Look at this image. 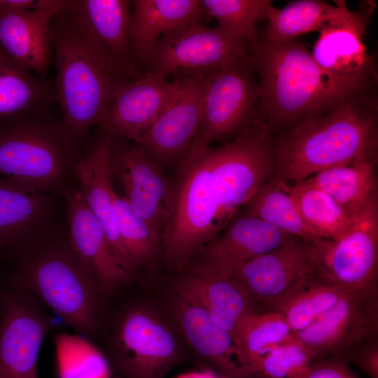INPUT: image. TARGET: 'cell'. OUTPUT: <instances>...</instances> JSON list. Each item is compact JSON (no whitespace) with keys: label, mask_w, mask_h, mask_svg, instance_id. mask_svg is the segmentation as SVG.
Instances as JSON below:
<instances>
[{"label":"cell","mask_w":378,"mask_h":378,"mask_svg":"<svg viewBox=\"0 0 378 378\" xmlns=\"http://www.w3.org/2000/svg\"><path fill=\"white\" fill-rule=\"evenodd\" d=\"M10 257L15 265L7 286L29 292L76 335L95 343L107 317L109 296L73 247L68 232L49 227Z\"/></svg>","instance_id":"cell-1"},{"label":"cell","mask_w":378,"mask_h":378,"mask_svg":"<svg viewBox=\"0 0 378 378\" xmlns=\"http://www.w3.org/2000/svg\"><path fill=\"white\" fill-rule=\"evenodd\" d=\"M56 68L53 82L62 123L80 151L91 127L101 122L114 94L131 81L85 23L76 1H66L50 23Z\"/></svg>","instance_id":"cell-2"},{"label":"cell","mask_w":378,"mask_h":378,"mask_svg":"<svg viewBox=\"0 0 378 378\" xmlns=\"http://www.w3.org/2000/svg\"><path fill=\"white\" fill-rule=\"evenodd\" d=\"M276 176L295 183L328 169L376 162L377 103L364 94L296 122L273 144Z\"/></svg>","instance_id":"cell-3"},{"label":"cell","mask_w":378,"mask_h":378,"mask_svg":"<svg viewBox=\"0 0 378 378\" xmlns=\"http://www.w3.org/2000/svg\"><path fill=\"white\" fill-rule=\"evenodd\" d=\"M251 56L260 79L257 120L270 133L322 113L363 90L323 72L306 47L294 40L259 41Z\"/></svg>","instance_id":"cell-4"},{"label":"cell","mask_w":378,"mask_h":378,"mask_svg":"<svg viewBox=\"0 0 378 378\" xmlns=\"http://www.w3.org/2000/svg\"><path fill=\"white\" fill-rule=\"evenodd\" d=\"M48 109L0 122V176L29 190L63 191L80 153Z\"/></svg>","instance_id":"cell-5"},{"label":"cell","mask_w":378,"mask_h":378,"mask_svg":"<svg viewBox=\"0 0 378 378\" xmlns=\"http://www.w3.org/2000/svg\"><path fill=\"white\" fill-rule=\"evenodd\" d=\"M107 318L102 335L112 378H164L178 364L180 353L170 330L148 309L125 304Z\"/></svg>","instance_id":"cell-6"},{"label":"cell","mask_w":378,"mask_h":378,"mask_svg":"<svg viewBox=\"0 0 378 378\" xmlns=\"http://www.w3.org/2000/svg\"><path fill=\"white\" fill-rule=\"evenodd\" d=\"M276 175L270 132L258 120L249 122L232 141L211 147V176L223 230Z\"/></svg>","instance_id":"cell-7"},{"label":"cell","mask_w":378,"mask_h":378,"mask_svg":"<svg viewBox=\"0 0 378 378\" xmlns=\"http://www.w3.org/2000/svg\"><path fill=\"white\" fill-rule=\"evenodd\" d=\"M326 241L293 237L242 264L229 276L245 288L261 312H280L292 298L322 276Z\"/></svg>","instance_id":"cell-8"},{"label":"cell","mask_w":378,"mask_h":378,"mask_svg":"<svg viewBox=\"0 0 378 378\" xmlns=\"http://www.w3.org/2000/svg\"><path fill=\"white\" fill-rule=\"evenodd\" d=\"M250 52L252 46L247 41L196 20L162 36L141 64L146 71L166 78L181 70L206 74L238 57L252 59Z\"/></svg>","instance_id":"cell-9"},{"label":"cell","mask_w":378,"mask_h":378,"mask_svg":"<svg viewBox=\"0 0 378 378\" xmlns=\"http://www.w3.org/2000/svg\"><path fill=\"white\" fill-rule=\"evenodd\" d=\"M293 335L314 360H344L356 348L378 339V284L346 291L330 309Z\"/></svg>","instance_id":"cell-10"},{"label":"cell","mask_w":378,"mask_h":378,"mask_svg":"<svg viewBox=\"0 0 378 378\" xmlns=\"http://www.w3.org/2000/svg\"><path fill=\"white\" fill-rule=\"evenodd\" d=\"M252 65V59L238 57L206 74L202 118L192 148L210 146L250 122L259 97Z\"/></svg>","instance_id":"cell-11"},{"label":"cell","mask_w":378,"mask_h":378,"mask_svg":"<svg viewBox=\"0 0 378 378\" xmlns=\"http://www.w3.org/2000/svg\"><path fill=\"white\" fill-rule=\"evenodd\" d=\"M46 307L22 289L4 286L0 306V378H38L41 344L52 329Z\"/></svg>","instance_id":"cell-12"},{"label":"cell","mask_w":378,"mask_h":378,"mask_svg":"<svg viewBox=\"0 0 378 378\" xmlns=\"http://www.w3.org/2000/svg\"><path fill=\"white\" fill-rule=\"evenodd\" d=\"M111 176L134 212L162 235L169 211L171 183L141 147L111 137Z\"/></svg>","instance_id":"cell-13"},{"label":"cell","mask_w":378,"mask_h":378,"mask_svg":"<svg viewBox=\"0 0 378 378\" xmlns=\"http://www.w3.org/2000/svg\"><path fill=\"white\" fill-rule=\"evenodd\" d=\"M181 78L178 93L136 144L161 167L179 162L192 149L202 118L206 74Z\"/></svg>","instance_id":"cell-14"},{"label":"cell","mask_w":378,"mask_h":378,"mask_svg":"<svg viewBox=\"0 0 378 378\" xmlns=\"http://www.w3.org/2000/svg\"><path fill=\"white\" fill-rule=\"evenodd\" d=\"M322 276L346 290L378 282V200L339 239L325 242Z\"/></svg>","instance_id":"cell-15"},{"label":"cell","mask_w":378,"mask_h":378,"mask_svg":"<svg viewBox=\"0 0 378 378\" xmlns=\"http://www.w3.org/2000/svg\"><path fill=\"white\" fill-rule=\"evenodd\" d=\"M181 78L169 82L166 77L145 71L120 86L99 124L102 134L137 144L145 131L174 99Z\"/></svg>","instance_id":"cell-16"},{"label":"cell","mask_w":378,"mask_h":378,"mask_svg":"<svg viewBox=\"0 0 378 378\" xmlns=\"http://www.w3.org/2000/svg\"><path fill=\"white\" fill-rule=\"evenodd\" d=\"M293 237L257 217L237 214L186 267L229 275L242 264Z\"/></svg>","instance_id":"cell-17"},{"label":"cell","mask_w":378,"mask_h":378,"mask_svg":"<svg viewBox=\"0 0 378 378\" xmlns=\"http://www.w3.org/2000/svg\"><path fill=\"white\" fill-rule=\"evenodd\" d=\"M73 172L86 204L102 225L118 264L133 278L138 272L122 242L112 199L111 137L102 134L74 160Z\"/></svg>","instance_id":"cell-18"},{"label":"cell","mask_w":378,"mask_h":378,"mask_svg":"<svg viewBox=\"0 0 378 378\" xmlns=\"http://www.w3.org/2000/svg\"><path fill=\"white\" fill-rule=\"evenodd\" d=\"M62 193L71 243L105 293L113 296L132 278L116 262L102 225L80 190L68 186Z\"/></svg>","instance_id":"cell-19"},{"label":"cell","mask_w":378,"mask_h":378,"mask_svg":"<svg viewBox=\"0 0 378 378\" xmlns=\"http://www.w3.org/2000/svg\"><path fill=\"white\" fill-rule=\"evenodd\" d=\"M65 1L41 0L36 10L0 6V46L15 61L32 73L43 76L51 61L52 18Z\"/></svg>","instance_id":"cell-20"},{"label":"cell","mask_w":378,"mask_h":378,"mask_svg":"<svg viewBox=\"0 0 378 378\" xmlns=\"http://www.w3.org/2000/svg\"><path fill=\"white\" fill-rule=\"evenodd\" d=\"M173 291L204 309L235 342L236 330L246 316L261 312L245 288L229 275L186 267L178 273Z\"/></svg>","instance_id":"cell-21"},{"label":"cell","mask_w":378,"mask_h":378,"mask_svg":"<svg viewBox=\"0 0 378 378\" xmlns=\"http://www.w3.org/2000/svg\"><path fill=\"white\" fill-rule=\"evenodd\" d=\"M365 19L354 13L349 19L319 31L311 52L326 74L364 89L374 69L363 43Z\"/></svg>","instance_id":"cell-22"},{"label":"cell","mask_w":378,"mask_h":378,"mask_svg":"<svg viewBox=\"0 0 378 378\" xmlns=\"http://www.w3.org/2000/svg\"><path fill=\"white\" fill-rule=\"evenodd\" d=\"M171 302L184 337L208 370L223 378H244V358L231 335L204 309L174 291Z\"/></svg>","instance_id":"cell-23"},{"label":"cell","mask_w":378,"mask_h":378,"mask_svg":"<svg viewBox=\"0 0 378 378\" xmlns=\"http://www.w3.org/2000/svg\"><path fill=\"white\" fill-rule=\"evenodd\" d=\"M52 208L50 195L29 190L0 176V260L49 227Z\"/></svg>","instance_id":"cell-24"},{"label":"cell","mask_w":378,"mask_h":378,"mask_svg":"<svg viewBox=\"0 0 378 378\" xmlns=\"http://www.w3.org/2000/svg\"><path fill=\"white\" fill-rule=\"evenodd\" d=\"M132 5L130 46L136 67L143 63L162 36L200 20L202 10L197 0H135Z\"/></svg>","instance_id":"cell-25"},{"label":"cell","mask_w":378,"mask_h":378,"mask_svg":"<svg viewBox=\"0 0 378 378\" xmlns=\"http://www.w3.org/2000/svg\"><path fill=\"white\" fill-rule=\"evenodd\" d=\"M77 8L95 39L131 80L139 76L130 52L132 1L76 0Z\"/></svg>","instance_id":"cell-26"},{"label":"cell","mask_w":378,"mask_h":378,"mask_svg":"<svg viewBox=\"0 0 378 378\" xmlns=\"http://www.w3.org/2000/svg\"><path fill=\"white\" fill-rule=\"evenodd\" d=\"M54 103V84L36 77L0 46V122L48 109Z\"/></svg>","instance_id":"cell-27"},{"label":"cell","mask_w":378,"mask_h":378,"mask_svg":"<svg viewBox=\"0 0 378 378\" xmlns=\"http://www.w3.org/2000/svg\"><path fill=\"white\" fill-rule=\"evenodd\" d=\"M376 162L336 167L304 180L330 195L352 219L378 200Z\"/></svg>","instance_id":"cell-28"},{"label":"cell","mask_w":378,"mask_h":378,"mask_svg":"<svg viewBox=\"0 0 378 378\" xmlns=\"http://www.w3.org/2000/svg\"><path fill=\"white\" fill-rule=\"evenodd\" d=\"M354 13L344 1L336 6L319 0H300L291 2L283 8L273 7L267 16L266 40L286 42L314 31H320L330 24L344 21Z\"/></svg>","instance_id":"cell-29"},{"label":"cell","mask_w":378,"mask_h":378,"mask_svg":"<svg viewBox=\"0 0 378 378\" xmlns=\"http://www.w3.org/2000/svg\"><path fill=\"white\" fill-rule=\"evenodd\" d=\"M287 183L276 176L269 181L244 206L242 214L262 219L294 237L324 240L318 239L302 220Z\"/></svg>","instance_id":"cell-30"},{"label":"cell","mask_w":378,"mask_h":378,"mask_svg":"<svg viewBox=\"0 0 378 378\" xmlns=\"http://www.w3.org/2000/svg\"><path fill=\"white\" fill-rule=\"evenodd\" d=\"M289 191L302 220L318 239L337 240L352 225L354 220L316 186L302 181L290 186Z\"/></svg>","instance_id":"cell-31"},{"label":"cell","mask_w":378,"mask_h":378,"mask_svg":"<svg viewBox=\"0 0 378 378\" xmlns=\"http://www.w3.org/2000/svg\"><path fill=\"white\" fill-rule=\"evenodd\" d=\"M294 338L284 316L279 312H261L244 317L237 328L235 344L245 367L274 349Z\"/></svg>","instance_id":"cell-32"},{"label":"cell","mask_w":378,"mask_h":378,"mask_svg":"<svg viewBox=\"0 0 378 378\" xmlns=\"http://www.w3.org/2000/svg\"><path fill=\"white\" fill-rule=\"evenodd\" d=\"M202 8L216 19L218 27L230 36L247 41L252 50L259 39L255 24L267 19L274 7L269 0H202Z\"/></svg>","instance_id":"cell-33"},{"label":"cell","mask_w":378,"mask_h":378,"mask_svg":"<svg viewBox=\"0 0 378 378\" xmlns=\"http://www.w3.org/2000/svg\"><path fill=\"white\" fill-rule=\"evenodd\" d=\"M54 342L59 378H112L106 357L95 343L65 332Z\"/></svg>","instance_id":"cell-34"},{"label":"cell","mask_w":378,"mask_h":378,"mask_svg":"<svg viewBox=\"0 0 378 378\" xmlns=\"http://www.w3.org/2000/svg\"><path fill=\"white\" fill-rule=\"evenodd\" d=\"M112 199L122 242L139 270L162 254V235L140 218L114 188Z\"/></svg>","instance_id":"cell-35"},{"label":"cell","mask_w":378,"mask_h":378,"mask_svg":"<svg viewBox=\"0 0 378 378\" xmlns=\"http://www.w3.org/2000/svg\"><path fill=\"white\" fill-rule=\"evenodd\" d=\"M346 291L348 290L321 276L292 298L280 312L293 334L296 333L307 328L330 309Z\"/></svg>","instance_id":"cell-36"},{"label":"cell","mask_w":378,"mask_h":378,"mask_svg":"<svg viewBox=\"0 0 378 378\" xmlns=\"http://www.w3.org/2000/svg\"><path fill=\"white\" fill-rule=\"evenodd\" d=\"M302 378H358L349 364L335 357H322L312 362Z\"/></svg>","instance_id":"cell-37"},{"label":"cell","mask_w":378,"mask_h":378,"mask_svg":"<svg viewBox=\"0 0 378 378\" xmlns=\"http://www.w3.org/2000/svg\"><path fill=\"white\" fill-rule=\"evenodd\" d=\"M343 360L356 365L370 378H378V339L356 348Z\"/></svg>","instance_id":"cell-38"},{"label":"cell","mask_w":378,"mask_h":378,"mask_svg":"<svg viewBox=\"0 0 378 378\" xmlns=\"http://www.w3.org/2000/svg\"><path fill=\"white\" fill-rule=\"evenodd\" d=\"M175 378H223L210 370L193 371L181 374Z\"/></svg>","instance_id":"cell-39"},{"label":"cell","mask_w":378,"mask_h":378,"mask_svg":"<svg viewBox=\"0 0 378 378\" xmlns=\"http://www.w3.org/2000/svg\"><path fill=\"white\" fill-rule=\"evenodd\" d=\"M3 286H4L0 282V306H1V293H2V290H3Z\"/></svg>","instance_id":"cell-40"},{"label":"cell","mask_w":378,"mask_h":378,"mask_svg":"<svg viewBox=\"0 0 378 378\" xmlns=\"http://www.w3.org/2000/svg\"><path fill=\"white\" fill-rule=\"evenodd\" d=\"M1 6V0H0V6Z\"/></svg>","instance_id":"cell-41"}]
</instances>
